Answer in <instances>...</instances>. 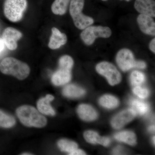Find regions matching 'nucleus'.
<instances>
[{
    "label": "nucleus",
    "mask_w": 155,
    "mask_h": 155,
    "mask_svg": "<svg viewBox=\"0 0 155 155\" xmlns=\"http://www.w3.org/2000/svg\"><path fill=\"white\" fill-rule=\"evenodd\" d=\"M16 113L20 122L25 126L41 128L46 125L45 117L31 106H21L17 109Z\"/></svg>",
    "instance_id": "nucleus-1"
},
{
    "label": "nucleus",
    "mask_w": 155,
    "mask_h": 155,
    "mask_svg": "<svg viewBox=\"0 0 155 155\" xmlns=\"http://www.w3.org/2000/svg\"><path fill=\"white\" fill-rule=\"evenodd\" d=\"M0 71L3 74L13 75L22 80L28 77L30 70L25 63L16 58L8 57L3 59L0 63Z\"/></svg>",
    "instance_id": "nucleus-2"
},
{
    "label": "nucleus",
    "mask_w": 155,
    "mask_h": 155,
    "mask_svg": "<svg viewBox=\"0 0 155 155\" xmlns=\"http://www.w3.org/2000/svg\"><path fill=\"white\" fill-rule=\"evenodd\" d=\"M59 68L53 74L51 81L56 86H61L68 83L71 79V69L74 61L68 55L62 56L59 60Z\"/></svg>",
    "instance_id": "nucleus-3"
},
{
    "label": "nucleus",
    "mask_w": 155,
    "mask_h": 155,
    "mask_svg": "<svg viewBox=\"0 0 155 155\" xmlns=\"http://www.w3.org/2000/svg\"><path fill=\"white\" fill-rule=\"evenodd\" d=\"M84 0H71L69 13L75 26L79 29H84L93 24L94 20L91 17L82 13Z\"/></svg>",
    "instance_id": "nucleus-4"
},
{
    "label": "nucleus",
    "mask_w": 155,
    "mask_h": 155,
    "mask_svg": "<svg viewBox=\"0 0 155 155\" xmlns=\"http://www.w3.org/2000/svg\"><path fill=\"white\" fill-rule=\"evenodd\" d=\"M27 7L26 0H5L4 13L6 18L12 22L21 20Z\"/></svg>",
    "instance_id": "nucleus-5"
},
{
    "label": "nucleus",
    "mask_w": 155,
    "mask_h": 155,
    "mask_svg": "<svg viewBox=\"0 0 155 155\" xmlns=\"http://www.w3.org/2000/svg\"><path fill=\"white\" fill-rule=\"evenodd\" d=\"M112 35L110 28L102 26H89L81 34V37L84 42L87 45H90L98 37L108 38Z\"/></svg>",
    "instance_id": "nucleus-6"
},
{
    "label": "nucleus",
    "mask_w": 155,
    "mask_h": 155,
    "mask_svg": "<svg viewBox=\"0 0 155 155\" xmlns=\"http://www.w3.org/2000/svg\"><path fill=\"white\" fill-rule=\"evenodd\" d=\"M96 69L100 75L107 78L109 83L112 86L120 83L122 80V75L118 69L109 62H101L97 65Z\"/></svg>",
    "instance_id": "nucleus-7"
},
{
    "label": "nucleus",
    "mask_w": 155,
    "mask_h": 155,
    "mask_svg": "<svg viewBox=\"0 0 155 155\" xmlns=\"http://www.w3.org/2000/svg\"><path fill=\"white\" fill-rule=\"evenodd\" d=\"M116 61L120 69L124 72L135 68L136 61L133 53L130 50L122 49L118 52Z\"/></svg>",
    "instance_id": "nucleus-8"
},
{
    "label": "nucleus",
    "mask_w": 155,
    "mask_h": 155,
    "mask_svg": "<svg viewBox=\"0 0 155 155\" xmlns=\"http://www.w3.org/2000/svg\"><path fill=\"white\" fill-rule=\"evenodd\" d=\"M22 37L21 32L13 27L6 28L2 33V40L5 45L11 51L17 48V42Z\"/></svg>",
    "instance_id": "nucleus-9"
},
{
    "label": "nucleus",
    "mask_w": 155,
    "mask_h": 155,
    "mask_svg": "<svg viewBox=\"0 0 155 155\" xmlns=\"http://www.w3.org/2000/svg\"><path fill=\"white\" fill-rule=\"evenodd\" d=\"M133 109H128L120 112L112 119L111 125L115 129L122 128L128 122L132 121L136 116Z\"/></svg>",
    "instance_id": "nucleus-10"
},
{
    "label": "nucleus",
    "mask_w": 155,
    "mask_h": 155,
    "mask_svg": "<svg viewBox=\"0 0 155 155\" xmlns=\"http://www.w3.org/2000/svg\"><path fill=\"white\" fill-rule=\"evenodd\" d=\"M137 22L140 30L149 35H155V22L152 17L140 14L137 18Z\"/></svg>",
    "instance_id": "nucleus-11"
},
{
    "label": "nucleus",
    "mask_w": 155,
    "mask_h": 155,
    "mask_svg": "<svg viewBox=\"0 0 155 155\" xmlns=\"http://www.w3.org/2000/svg\"><path fill=\"white\" fill-rule=\"evenodd\" d=\"M134 8L140 14L155 17V2L153 0H136Z\"/></svg>",
    "instance_id": "nucleus-12"
},
{
    "label": "nucleus",
    "mask_w": 155,
    "mask_h": 155,
    "mask_svg": "<svg viewBox=\"0 0 155 155\" xmlns=\"http://www.w3.org/2000/svg\"><path fill=\"white\" fill-rule=\"evenodd\" d=\"M67 41V36L65 34L62 33L58 28L53 27L49 42V48L51 49H58L65 45Z\"/></svg>",
    "instance_id": "nucleus-13"
},
{
    "label": "nucleus",
    "mask_w": 155,
    "mask_h": 155,
    "mask_svg": "<svg viewBox=\"0 0 155 155\" xmlns=\"http://www.w3.org/2000/svg\"><path fill=\"white\" fill-rule=\"evenodd\" d=\"M77 113L81 119L86 121H91L97 118V111L91 106L82 104L77 108Z\"/></svg>",
    "instance_id": "nucleus-14"
},
{
    "label": "nucleus",
    "mask_w": 155,
    "mask_h": 155,
    "mask_svg": "<svg viewBox=\"0 0 155 155\" xmlns=\"http://www.w3.org/2000/svg\"><path fill=\"white\" fill-rule=\"evenodd\" d=\"M54 99V97L51 94L47 95L45 97L41 98L37 103V108L41 114L48 116L55 115V111L50 105V102Z\"/></svg>",
    "instance_id": "nucleus-15"
},
{
    "label": "nucleus",
    "mask_w": 155,
    "mask_h": 155,
    "mask_svg": "<svg viewBox=\"0 0 155 155\" xmlns=\"http://www.w3.org/2000/svg\"><path fill=\"white\" fill-rule=\"evenodd\" d=\"M84 137L87 142L93 144H100L107 147L110 143V140L107 137H101L97 132L87 130L84 134Z\"/></svg>",
    "instance_id": "nucleus-16"
},
{
    "label": "nucleus",
    "mask_w": 155,
    "mask_h": 155,
    "mask_svg": "<svg viewBox=\"0 0 155 155\" xmlns=\"http://www.w3.org/2000/svg\"><path fill=\"white\" fill-rule=\"evenodd\" d=\"M63 94L65 96L75 98L82 97L85 94L84 89L75 84H69L64 87Z\"/></svg>",
    "instance_id": "nucleus-17"
},
{
    "label": "nucleus",
    "mask_w": 155,
    "mask_h": 155,
    "mask_svg": "<svg viewBox=\"0 0 155 155\" xmlns=\"http://www.w3.org/2000/svg\"><path fill=\"white\" fill-rule=\"evenodd\" d=\"M114 137L118 141L125 143L130 145H135L136 143L135 134L131 131H121L116 134Z\"/></svg>",
    "instance_id": "nucleus-18"
},
{
    "label": "nucleus",
    "mask_w": 155,
    "mask_h": 155,
    "mask_svg": "<svg viewBox=\"0 0 155 155\" xmlns=\"http://www.w3.org/2000/svg\"><path fill=\"white\" fill-rule=\"evenodd\" d=\"M71 0H55L51 6V11L56 15H63L66 13Z\"/></svg>",
    "instance_id": "nucleus-19"
},
{
    "label": "nucleus",
    "mask_w": 155,
    "mask_h": 155,
    "mask_svg": "<svg viewBox=\"0 0 155 155\" xmlns=\"http://www.w3.org/2000/svg\"><path fill=\"white\" fill-rule=\"evenodd\" d=\"M100 104L108 109H113L116 107L119 104V101L116 97L111 95H104L100 98Z\"/></svg>",
    "instance_id": "nucleus-20"
},
{
    "label": "nucleus",
    "mask_w": 155,
    "mask_h": 155,
    "mask_svg": "<svg viewBox=\"0 0 155 155\" xmlns=\"http://www.w3.org/2000/svg\"><path fill=\"white\" fill-rule=\"evenodd\" d=\"M132 109L136 114L143 115L146 114L149 110V106L147 103L137 99H132L130 102Z\"/></svg>",
    "instance_id": "nucleus-21"
},
{
    "label": "nucleus",
    "mask_w": 155,
    "mask_h": 155,
    "mask_svg": "<svg viewBox=\"0 0 155 155\" xmlns=\"http://www.w3.org/2000/svg\"><path fill=\"white\" fill-rule=\"evenodd\" d=\"M58 146L62 151L70 153L78 149V145L75 142L62 139L58 143Z\"/></svg>",
    "instance_id": "nucleus-22"
},
{
    "label": "nucleus",
    "mask_w": 155,
    "mask_h": 155,
    "mask_svg": "<svg viewBox=\"0 0 155 155\" xmlns=\"http://www.w3.org/2000/svg\"><path fill=\"white\" fill-rule=\"evenodd\" d=\"M15 123L14 117L0 110V127L10 128L13 127Z\"/></svg>",
    "instance_id": "nucleus-23"
},
{
    "label": "nucleus",
    "mask_w": 155,
    "mask_h": 155,
    "mask_svg": "<svg viewBox=\"0 0 155 155\" xmlns=\"http://www.w3.org/2000/svg\"><path fill=\"white\" fill-rule=\"evenodd\" d=\"M130 80L133 86H140L144 83L145 81V76L142 72L134 71L130 74Z\"/></svg>",
    "instance_id": "nucleus-24"
},
{
    "label": "nucleus",
    "mask_w": 155,
    "mask_h": 155,
    "mask_svg": "<svg viewBox=\"0 0 155 155\" xmlns=\"http://www.w3.org/2000/svg\"><path fill=\"white\" fill-rule=\"evenodd\" d=\"M133 93L139 97L145 99L149 95V91L147 88H143L140 86H135L133 89Z\"/></svg>",
    "instance_id": "nucleus-25"
},
{
    "label": "nucleus",
    "mask_w": 155,
    "mask_h": 155,
    "mask_svg": "<svg viewBox=\"0 0 155 155\" xmlns=\"http://www.w3.org/2000/svg\"><path fill=\"white\" fill-rule=\"evenodd\" d=\"M146 67V64L142 61H136L135 68L138 69H143Z\"/></svg>",
    "instance_id": "nucleus-26"
},
{
    "label": "nucleus",
    "mask_w": 155,
    "mask_h": 155,
    "mask_svg": "<svg viewBox=\"0 0 155 155\" xmlns=\"http://www.w3.org/2000/svg\"><path fill=\"white\" fill-rule=\"evenodd\" d=\"M69 154L70 155H86V153L82 150L77 149L74 151L69 153Z\"/></svg>",
    "instance_id": "nucleus-27"
},
{
    "label": "nucleus",
    "mask_w": 155,
    "mask_h": 155,
    "mask_svg": "<svg viewBox=\"0 0 155 155\" xmlns=\"http://www.w3.org/2000/svg\"><path fill=\"white\" fill-rule=\"evenodd\" d=\"M150 49L153 52H155V38H153L150 44Z\"/></svg>",
    "instance_id": "nucleus-28"
},
{
    "label": "nucleus",
    "mask_w": 155,
    "mask_h": 155,
    "mask_svg": "<svg viewBox=\"0 0 155 155\" xmlns=\"http://www.w3.org/2000/svg\"><path fill=\"white\" fill-rule=\"evenodd\" d=\"M5 44L4 43V41H3L2 39H0V53L2 52L4 49V48L5 47Z\"/></svg>",
    "instance_id": "nucleus-29"
},
{
    "label": "nucleus",
    "mask_w": 155,
    "mask_h": 155,
    "mask_svg": "<svg viewBox=\"0 0 155 155\" xmlns=\"http://www.w3.org/2000/svg\"><path fill=\"white\" fill-rule=\"evenodd\" d=\"M121 150V148L120 147H118L116 148L115 149V150H114V153L115 154H119L120 153V151Z\"/></svg>",
    "instance_id": "nucleus-30"
},
{
    "label": "nucleus",
    "mask_w": 155,
    "mask_h": 155,
    "mask_svg": "<svg viewBox=\"0 0 155 155\" xmlns=\"http://www.w3.org/2000/svg\"><path fill=\"white\" fill-rule=\"evenodd\" d=\"M148 130H149L150 132H153L155 131V125H153L150 126L148 128Z\"/></svg>",
    "instance_id": "nucleus-31"
},
{
    "label": "nucleus",
    "mask_w": 155,
    "mask_h": 155,
    "mask_svg": "<svg viewBox=\"0 0 155 155\" xmlns=\"http://www.w3.org/2000/svg\"><path fill=\"white\" fill-rule=\"evenodd\" d=\"M153 144H155V137H153Z\"/></svg>",
    "instance_id": "nucleus-32"
},
{
    "label": "nucleus",
    "mask_w": 155,
    "mask_h": 155,
    "mask_svg": "<svg viewBox=\"0 0 155 155\" xmlns=\"http://www.w3.org/2000/svg\"><path fill=\"white\" fill-rule=\"evenodd\" d=\"M22 155H31V154L28 153H25L22 154Z\"/></svg>",
    "instance_id": "nucleus-33"
},
{
    "label": "nucleus",
    "mask_w": 155,
    "mask_h": 155,
    "mask_svg": "<svg viewBox=\"0 0 155 155\" xmlns=\"http://www.w3.org/2000/svg\"><path fill=\"white\" fill-rule=\"evenodd\" d=\"M126 1H127V2H129V1H130V0H126Z\"/></svg>",
    "instance_id": "nucleus-34"
},
{
    "label": "nucleus",
    "mask_w": 155,
    "mask_h": 155,
    "mask_svg": "<svg viewBox=\"0 0 155 155\" xmlns=\"http://www.w3.org/2000/svg\"><path fill=\"white\" fill-rule=\"evenodd\" d=\"M102 1H106V0H102Z\"/></svg>",
    "instance_id": "nucleus-35"
}]
</instances>
